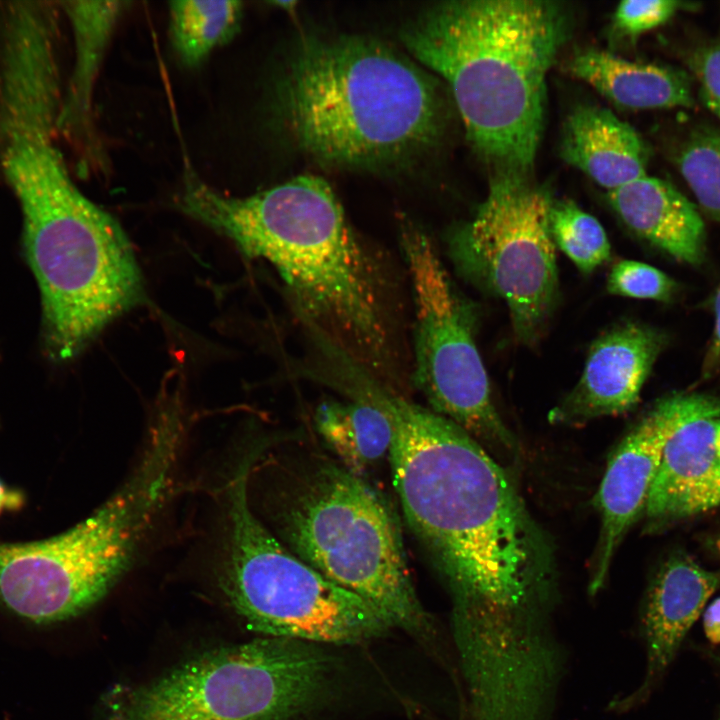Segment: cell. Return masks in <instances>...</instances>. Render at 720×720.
Segmentation results:
<instances>
[{
    "label": "cell",
    "mask_w": 720,
    "mask_h": 720,
    "mask_svg": "<svg viewBox=\"0 0 720 720\" xmlns=\"http://www.w3.org/2000/svg\"><path fill=\"white\" fill-rule=\"evenodd\" d=\"M404 516L451 598V620L508 626L554 617L552 545L514 482L471 435L405 395L380 388Z\"/></svg>",
    "instance_id": "obj_1"
},
{
    "label": "cell",
    "mask_w": 720,
    "mask_h": 720,
    "mask_svg": "<svg viewBox=\"0 0 720 720\" xmlns=\"http://www.w3.org/2000/svg\"><path fill=\"white\" fill-rule=\"evenodd\" d=\"M177 203L246 256L271 264L297 314L344 363L403 394L412 359L398 281L353 230L324 179L301 175L232 197L187 170Z\"/></svg>",
    "instance_id": "obj_2"
},
{
    "label": "cell",
    "mask_w": 720,
    "mask_h": 720,
    "mask_svg": "<svg viewBox=\"0 0 720 720\" xmlns=\"http://www.w3.org/2000/svg\"><path fill=\"white\" fill-rule=\"evenodd\" d=\"M544 0H454L407 24L409 54L447 82L475 151L497 173L527 176L545 120L546 77L570 33Z\"/></svg>",
    "instance_id": "obj_3"
},
{
    "label": "cell",
    "mask_w": 720,
    "mask_h": 720,
    "mask_svg": "<svg viewBox=\"0 0 720 720\" xmlns=\"http://www.w3.org/2000/svg\"><path fill=\"white\" fill-rule=\"evenodd\" d=\"M277 107L306 155L367 171L422 159L439 143L446 116L430 73L390 45L359 35L303 40L281 76Z\"/></svg>",
    "instance_id": "obj_4"
},
{
    "label": "cell",
    "mask_w": 720,
    "mask_h": 720,
    "mask_svg": "<svg viewBox=\"0 0 720 720\" xmlns=\"http://www.w3.org/2000/svg\"><path fill=\"white\" fill-rule=\"evenodd\" d=\"M273 497L284 546L324 577L372 605L442 669L453 665L433 617L417 597L400 531L384 498L342 464L310 457L289 468Z\"/></svg>",
    "instance_id": "obj_5"
},
{
    "label": "cell",
    "mask_w": 720,
    "mask_h": 720,
    "mask_svg": "<svg viewBox=\"0 0 720 720\" xmlns=\"http://www.w3.org/2000/svg\"><path fill=\"white\" fill-rule=\"evenodd\" d=\"M14 194L48 352L71 359L143 299L141 272L119 222L79 190L68 169L39 173Z\"/></svg>",
    "instance_id": "obj_6"
},
{
    "label": "cell",
    "mask_w": 720,
    "mask_h": 720,
    "mask_svg": "<svg viewBox=\"0 0 720 720\" xmlns=\"http://www.w3.org/2000/svg\"><path fill=\"white\" fill-rule=\"evenodd\" d=\"M341 689L332 646L259 637L114 687L103 707L107 720H336Z\"/></svg>",
    "instance_id": "obj_7"
},
{
    "label": "cell",
    "mask_w": 720,
    "mask_h": 720,
    "mask_svg": "<svg viewBox=\"0 0 720 720\" xmlns=\"http://www.w3.org/2000/svg\"><path fill=\"white\" fill-rule=\"evenodd\" d=\"M176 460L165 445L148 444L121 489L74 527L37 542H0V603L36 624L69 619L97 603L132 563Z\"/></svg>",
    "instance_id": "obj_8"
},
{
    "label": "cell",
    "mask_w": 720,
    "mask_h": 720,
    "mask_svg": "<svg viewBox=\"0 0 720 720\" xmlns=\"http://www.w3.org/2000/svg\"><path fill=\"white\" fill-rule=\"evenodd\" d=\"M250 462L228 490L221 585L246 626L261 637L342 646L374 645L394 630L358 595L290 552L249 504Z\"/></svg>",
    "instance_id": "obj_9"
},
{
    "label": "cell",
    "mask_w": 720,
    "mask_h": 720,
    "mask_svg": "<svg viewBox=\"0 0 720 720\" xmlns=\"http://www.w3.org/2000/svg\"><path fill=\"white\" fill-rule=\"evenodd\" d=\"M401 247L414 316L411 382L431 410L492 453L511 454L516 440L498 414L476 346L472 311L454 289L431 240L405 224Z\"/></svg>",
    "instance_id": "obj_10"
},
{
    "label": "cell",
    "mask_w": 720,
    "mask_h": 720,
    "mask_svg": "<svg viewBox=\"0 0 720 720\" xmlns=\"http://www.w3.org/2000/svg\"><path fill=\"white\" fill-rule=\"evenodd\" d=\"M552 202L528 176L497 173L474 217L448 241L457 270L505 301L514 334L527 345L542 335L558 298Z\"/></svg>",
    "instance_id": "obj_11"
},
{
    "label": "cell",
    "mask_w": 720,
    "mask_h": 720,
    "mask_svg": "<svg viewBox=\"0 0 720 720\" xmlns=\"http://www.w3.org/2000/svg\"><path fill=\"white\" fill-rule=\"evenodd\" d=\"M709 396L678 393L657 401L612 455L595 501L601 528L589 576L591 596L605 585L619 545L644 513L669 436Z\"/></svg>",
    "instance_id": "obj_12"
},
{
    "label": "cell",
    "mask_w": 720,
    "mask_h": 720,
    "mask_svg": "<svg viewBox=\"0 0 720 720\" xmlns=\"http://www.w3.org/2000/svg\"><path fill=\"white\" fill-rule=\"evenodd\" d=\"M663 344L661 333L635 322L603 333L592 344L579 381L550 411L549 421L578 425L632 409Z\"/></svg>",
    "instance_id": "obj_13"
},
{
    "label": "cell",
    "mask_w": 720,
    "mask_h": 720,
    "mask_svg": "<svg viewBox=\"0 0 720 720\" xmlns=\"http://www.w3.org/2000/svg\"><path fill=\"white\" fill-rule=\"evenodd\" d=\"M720 506V399L709 396L669 436L644 516L648 528Z\"/></svg>",
    "instance_id": "obj_14"
},
{
    "label": "cell",
    "mask_w": 720,
    "mask_h": 720,
    "mask_svg": "<svg viewBox=\"0 0 720 720\" xmlns=\"http://www.w3.org/2000/svg\"><path fill=\"white\" fill-rule=\"evenodd\" d=\"M719 583V574L686 554L677 553L663 564L650 585L641 614L644 679L633 692L611 699L610 712H627L648 696Z\"/></svg>",
    "instance_id": "obj_15"
},
{
    "label": "cell",
    "mask_w": 720,
    "mask_h": 720,
    "mask_svg": "<svg viewBox=\"0 0 720 720\" xmlns=\"http://www.w3.org/2000/svg\"><path fill=\"white\" fill-rule=\"evenodd\" d=\"M623 223L677 261L699 264L705 251V225L695 207L669 182L647 175L608 192Z\"/></svg>",
    "instance_id": "obj_16"
},
{
    "label": "cell",
    "mask_w": 720,
    "mask_h": 720,
    "mask_svg": "<svg viewBox=\"0 0 720 720\" xmlns=\"http://www.w3.org/2000/svg\"><path fill=\"white\" fill-rule=\"evenodd\" d=\"M561 156L610 192L646 175L648 149L610 110L581 105L565 121Z\"/></svg>",
    "instance_id": "obj_17"
},
{
    "label": "cell",
    "mask_w": 720,
    "mask_h": 720,
    "mask_svg": "<svg viewBox=\"0 0 720 720\" xmlns=\"http://www.w3.org/2000/svg\"><path fill=\"white\" fill-rule=\"evenodd\" d=\"M567 68L623 108L644 110L693 104L689 76L673 67L628 61L606 51L588 49L574 55Z\"/></svg>",
    "instance_id": "obj_18"
},
{
    "label": "cell",
    "mask_w": 720,
    "mask_h": 720,
    "mask_svg": "<svg viewBox=\"0 0 720 720\" xmlns=\"http://www.w3.org/2000/svg\"><path fill=\"white\" fill-rule=\"evenodd\" d=\"M61 4L73 27L75 62L61 101L57 127L73 141L85 144L92 137V96L99 68L116 22L128 3L65 1Z\"/></svg>",
    "instance_id": "obj_19"
},
{
    "label": "cell",
    "mask_w": 720,
    "mask_h": 720,
    "mask_svg": "<svg viewBox=\"0 0 720 720\" xmlns=\"http://www.w3.org/2000/svg\"><path fill=\"white\" fill-rule=\"evenodd\" d=\"M359 375L360 383L352 382L345 389L349 401H324L314 416L321 438L341 464L357 476L389 455L394 436L388 412Z\"/></svg>",
    "instance_id": "obj_20"
},
{
    "label": "cell",
    "mask_w": 720,
    "mask_h": 720,
    "mask_svg": "<svg viewBox=\"0 0 720 720\" xmlns=\"http://www.w3.org/2000/svg\"><path fill=\"white\" fill-rule=\"evenodd\" d=\"M242 12V2L233 0L170 2V38L179 60L199 66L237 33Z\"/></svg>",
    "instance_id": "obj_21"
},
{
    "label": "cell",
    "mask_w": 720,
    "mask_h": 720,
    "mask_svg": "<svg viewBox=\"0 0 720 720\" xmlns=\"http://www.w3.org/2000/svg\"><path fill=\"white\" fill-rule=\"evenodd\" d=\"M550 229L558 247L585 274L610 257L611 246L604 228L592 215L572 201H553Z\"/></svg>",
    "instance_id": "obj_22"
},
{
    "label": "cell",
    "mask_w": 720,
    "mask_h": 720,
    "mask_svg": "<svg viewBox=\"0 0 720 720\" xmlns=\"http://www.w3.org/2000/svg\"><path fill=\"white\" fill-rule=\"evenodd\" d=\"M676 163L701 208L720 221V129L692 132L680 146Z\"/></svg>",
    "instance_id": "obj_23"
},
{
    "label": "cell",
    "mask_w": 720,
    "mask_h": 720,
    "mask_svg": "<svg viewBox=\"0 0 720 720\" xmlns=\"http://www.w3.org/2000/svg\"><path fill=\"white\" fill-rule=\"evenodd\" d=\"M675 281L643 262L621 260L610 271L607 291L614 295L667 302L675 294Z\"/></svg>",
    "instance_id": "obj_24"
},
{
    "label": "cell",
    "mask_w": 720,
    "mask_h": 720,
    "mask_svg": "<svg viewBox=\"0 0 720 720\" xmlns=\"http://www.w3.org/2000/svg\"><path fill=\"white\" fill-rule=\"evenodd\" d=\"M691 5L675 0L622 1L614 13V25L623 34L636 36L666 23L678 12L690 9Z\"/></svg>",
    "instance_id": "obj_25"
},
{
    "label": "cell",
    "mask_w": 720,
    "mask_h": 720,
    "mask_svg": "<svg viewBox=\"0 0 720 720\" xmlns=\"http://www.w3.org/2000/svg\"><path fill=\"white\" fill-rule=\"evenodd\" d=\"M689 65L703 102L720 121V40L697 49Z\"/></svg>",
    "instance_id": "obj_26"
},
{
    "label": "cell",
    "mask_w": 720,
    "mask_h": 720,
    "mask_svg": "<svg viewBox=\"0 0 720 720\" xmlns=\"http://www.w3.org/2000/svg\"><path fill=\"white\" fill-rule=\"evenodd\" d=\"M714 313V331L703 364V375L705 377L720 374V287L715 294Z\"/></svg>",
    "instance_id": "obj_27"
},
{
    "label": "cell",
    "mask_w": 720,
    "mask_h": 720,
    "mask_svg": "<svg viewBox=\"0 0 720 720\" xmlns=\"http://www.w3.org/2000/svg\"><path fill=\"white\" fill-rule=\"evenodd\" d=\"M703 627L706 637L714 644H720V597L703 611Z\"/></svg>",
    "instance_id": "obj_28"
},
{
    "label": "cell",
    "mask_w": 720,
    "mask_h": 720,
    "mask_svg": "<svg viewBox=\"0 0 720 720\" xmlns=\"http://www.w3.org/2000/svg\"><path fill=\"white\" fill-rule=\"evenodd\" d=\"M22 502L23 498L17 491L8 489L0 481V512L4 509H16Z\"/></svg>",
    "instance_id": "obj_29"
},
{
    "label": "cell",
    "mask_w": 720,
    "mask_h": 720,
    "mask_svg": "<svg viewBox=\"0 0 720 720\" xmlns=\"http://www.w3.org/2000/svg\"><path fill=\"white\" fill-rule=\"evenodd\" d=\"M273 4L277 5L280 8H284L286 10L293 9L296 5L295 1H274Z\"/></svg>",
    "instance_id": "obj_30"
},
{
    "label": "cell",
    "mask_w": 720,
    "mask_h": 720,
    "mask_svg": "<svg viewBox=\"0 0 720 720\" xmlns=\"http://www.w3.org/2000/svg\"><path fill=\"white\" fill-rule=\"evenodd\" d=\"M719 548H720V542H719Z\"/></svg>",
    "instance_id": "obj_31"
},
{
    "label": "cell",
    "mask_w": 720,
    "mask_h": 720,
    "mask_svg": "<svg viewBox=\"0 0 720 720\" xmlns=\"http://www.w3.org/2000/svg\"><path fill=\"white\" fill-rule=\"evenodd\" d=\"M718 720H720V717H719V719H718Z\"/></svg>",
    "instance_id": "obj_32"
}]
</instances>
